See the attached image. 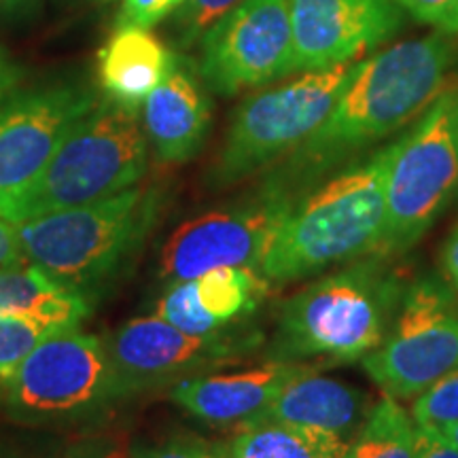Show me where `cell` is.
Wrapping results in <instances>:
<instances>
[{
	"label": "cell",
	"instance_id": "19",
	"mask_svg": "<svg viewBox=\"0 0 458 458\" xmlns=\"http://www.w3.org/2000/svg\"><path fill=\"white\" fill-rule=\"evenodd\" d=\"M174 55L162 38L142 28H114L98 51L100 89L119 105L142 108L151 91L164 81Z\"/></svg>",
	"mask_w": 458,
	"mask_h": 458
},
{
	"label": "cell",
	"instance_id": "37",
	"mask_svg": "<svg viewBox=\"0 0 458 458\" xmlns=\"http://www.w3.org/2000/svg\"><path fill=\"white\" fill-rule=\"evenodd\" d=\"M94 3H111V0H94Z\"/></svg>",
	"mask_w": 458,
	"mask_h": 458
},
{
	"label": "cell",
	"instance_id": "13",
	"mask_svg": "<svg viewBox=\"0 0 458 458\" xmlns=\"http://www.w3.org/2000/svg\"><path fill=\"white\" fill-rule=\"evenodd\" d=\"M289 0H242L199 38L198 68L210 91L233 96L293 72Z\"/></svg>",
	"mask_w": 458,
	"mask_h": 458
},
{
	"label": "cell",
	"instance_id": "33",
	"mask_svg": "<svg viewBox=\"0 0 458 458\" xmlns=\"http://www.w3.org/2000/svg\"><path fill=\"white\" fill-rule=\"evenodd\" d=\"M442 270L448 283L454 286L458 293V223L445 238L442 246Z\"/></svg>",
	"mask_w": 458,
	"mask_h": 458
},
{
	"label": "cell",
	"instance_id": "15",
	"mask_svg": "<svg viewBox=\"0 0 458 458\" xmlns=\"http://www.w3.org/2000/svg\"><path fill=\"white\" fill-rule=\"evenodd\" d=\"M314 365L266 360L238 371H210L181 380L170 388V399L206 425L240 428L261 420L280 391Z\"/></svg>",
	"mask_w": 458,
	"mask_h": 458
},
{
	"label": "cell",
	"instance_id": "30",
	"mask_svg": "<svg viewBox=\"0 0 458 458\" xmlns=\"http://www.w3.org/2000/svg\"><path fill=\"white\" fill-rule=\"evenodd\" d=\"M60 458H123V454L111 439L83 437L68 444L66 448L62 450Z\"/></svg>",
	"mask_w": 458,
	"mask_h": 458
},
{
	"label": "cell",
	"instance_id": "11",
	"mask_svg": "<svg viewBox=\"0 0 458 458\" xmlns=\"http://www.w3.org/2000/svg\"><path fill=\"white\" fill-rule=\"evenodd\" d=\"M102 98L77 77L49 79L0 96V216L30 189L72 125Z\"/></svg>",
	"mask_w": 458,
	"mask_h": 458
},
{
	"label": "cell",
	"instance_id": "26",
	"mask_svg": "<svg viewBox=\"0 0 458 458\" xmlns=\"http://www.w3.org/2000/svg\"><path fill=\"white\" fill-rule=\"evenodd\" d=\"M130 458H229L227 444L213 442L193 433L165 435L156 442L130 445Z\"/></svg>",
	"mask_w": 458,
	"mask_h": 458
},
{
	"label": "cell",
	"instance_id": "25",
	"mask_svg": "<svg viewBox=\"0 0 458 458\" xmlns=\"http://www.w3.org/2000/svg\"><path fill=\"white\" fill-rule=\"evenodd\" d=\"M242 0H185L170 15V37L179 49L191 47L210 24Z\"/></svg>",
	"mask_w": 458,
	"mask_h": 458
},
{
	"label": "cell",
	"instance_id": "34",
	"mask_svg": "<svg viewBox=\"0 0 458 458\" xmlns=\"http://www.w3.org/2000/svg\"><path fill=\"white\" fill-rule=\"evenodd\" d=\"M26 79L24 66L17 64L7 49L0 47V96L15 89Z\"/></svg>",
	"mask_w": 458,
	"mask_h": 458
},
{
	"label": "cell",
	"instance_id": "16",
	"mask_svg": "<svg viewBox=\"0 0 458 458\" xmlns=\"http://www.w3.org/2000/svg\"><path fill=\"white\" fill-rule=\"evenodd\" d=\"M270 283L244 266L215 267L189 280L168 283L157 301V317L193 335L238 329L259 310Z\"/></svg>",
	"mask_w": 458,
	"mask_h": 458
},
{
	"label": "cell",
	"instance_id": "27",
	"mask_svg": "<svg viewBox=\"0 0 458 458\" xmlns=\"http://www.w3.org/2000/svg\"><path fill=\"white\" fill-rule=\"evenodd\" d=\"M185 0H122L114 17V28H142L151 30L170 17Z\"/></svg>",
	"mask_w": 458,
	"mask_h": 458
},
{
	"label": "cell",
	"instance_id": "20",
	"mask_svg": "<svg viewBox=\"0 0 458 458\" xmlns=\"http://www.w3.org/2000/svg\"><path fill=\"white\" fill-rule=\"evenodd\" d=\"M30 317L54 327H77L89 314L81 293L68 289L34 263L0 270V317Z\"/></svg>",
	"mask_w": 458,
	"mask_h": 458
},
{
	"label": "cell",
	"instance_id": "3",
	"mask_svg": "<svg viewBox=\"0 0 458 458\" xmlns=\"http://www.w3.org/2000/svg\"><path fill=\"white\" fill-rule=\"evenodd\" d=\"M405 284L386 255L323 274L283 303L266 360L331 368L368 357L391 329Z\"/></svg>",
	"mask_w": 458,
	"mask_h": 458
},
{
	"label": "cell",
	"instance_id": "35",
	"mask_svg": "<svg viewBox=\"0 0 458 458\" xmlns=\"http://www.w3.org/2000/svg\"><path fill=\"white\" fill-rule=\"evenodd\" d=\"M34 0H0V13H17V11L30 7Z\"/></svg>",
	"mask_w": 458,
	"mask_h": 458
},
{
	"label": "cell",
	"instance_id": "29",
	"mask_svg": "<svg viewBox=\"0 0 458 458\" xmlns=\"http://www.w3.org/2000/svg\"><path fill=\"white\" fill-rule=\"evenodd\" d=\"M26 253L24 246H21L20 232L13 223L0 219V270H7V267H20L26 266Z\"/></svg>",
	"mask_w": 458,
	"mask_h": 458
},
{
	"label": "cell",
	"instance_id": "6",
	"mask_svg": "<svg viewBox=\"0 0 458 458\" xmlns=\"http://www.w3.org/2000/svg\"><path fill=\"white\" fill-rule=\"evenodd\" d=\"M359 62L301 72L291 81L249 96L233 113L210 170V182L215 187L233 185L289 157L327 119Z\"/></svg>",
	"mask_w": 458,
	"mask_h": 458
},
{
	"label": "cell",
	"instance_id": "23",
	"mask_svg": "<svg viewBox=\"0 0 458 458\" xmlns=\"http://www.w3.org/2000/svg\"><path fill=\"white\" fill-rule=\"evenodd\" d=\"M66 327H54L43 320L30 317L4 314L0 317V382L9 380L17 368L24 363L28 354L55 331Z\"/></svg>",
	"mask_w": 458,
	"mask_h": 458
},
{
	"label": "cell",
	"instance_id": "10",
	"mask_svg": "<svg viewBox=\"0 0 458 458\" xmlns=\"http://www.w3.org/2000/svg\"><path fill=\"white\" fill-rule=\"evenodd\" d=\"M105 344L125 397H131L244 363L263 346V335L242 327L193 335L153 314L123 323Z\"/></svg>",
	"mask_w": 458,
	"mask_h": 458
},
{
	"label": "cell",
	"instance_id": "28",
	"mask_svg": "<svg viewBox=\"0 0 458 458\" xmlns=\"http://www.w3.org/2000/svg\"><path fill=\"white\" fill-rule=\"evenodd\" d=\"M397 3L411 17L433 26L437 32H458V0H397Z\"/></svg>",
	"mask_w": 458,
	"mask_h": 458
},
{
	"label": "cell",
	"instance_id": "36",
	"mask_svg": "<svg viewBox=\"0 0 458 458\" xmlns=\"http://www.w3.org/2000/svg\"><path fill=\"white\" fill-rule=\"evenodd\" d=\"M437 433H442L450 444H454L456 448H458V425L448 427V428H444V431H437Z\"/></svg>",
	"mask_w": 458,
	"mask_h": 458
},
{
	"label": "cell",
	"instance_id": "18",
	"mask_svg": "<svg viewBox=\"0 0 458 458\" xmlns=\"http://www.w3.org/2000/svg\"><path fill=\"white\" fill-rule=\"evenodd\" d=\"M320 369L323 365H314L293 377L263 418L335 435L351 444L374 403L363 388L323 376Z\"/></svg>",
	"mask_w": 458,
	"mask_h": 458
},
{
	"label": "cell",
	"instance_id": "21",
	"mask_svg": "<svg viewBox=\"0 0 458 458\" xmlns=\"http://www.w3.org/2000/svg\"><path fill=\"white\" fill-rule=\"evenodd\" d=\"M229 458H340L348 444L335 435L261 418L229 437Z\"/></svg>",
	"mask_w": 458,
	"mask_h": 458
},
{
	"label": "cell",
	"instance_id": "31",
	"mask_svg": "<svg viewBox=\"0 0 458 458\" xmlns=\"http://www.w3.org/2000/svg\"><path fill=\"white\" fill-rule=\"evenodd\" d=\"M416 458H458V448L450 444L442 433L418 427Z\"/></svg>",
	"mask_w": 458,
	"mask_h": 458
},
{
	"label": "cell",
	"instance_id": "24",
	"mask_svg": "<svg viewBox=\"0 0 458 458\" xmlns=\"http://www.w3.org/2000/svg\"><path fill=\"white\" fill-rule=\"evenodd\" d=\"M410 414L418 427L431 431H444L458 425V368L414 397Z\"/></svg>",
	"mask_w": 458,
	"mask_h": 458
},
{
	"label": "cell",
	"instance_id": "17",
	"mask_svg": "<svg viewBox=\"0 0 458 458\" xmlns=\"http://www.w3.org/2000/svg\"><path fill=\"white\" fill-rule=\"evenodd\" d=\"M142 125L164 164H185L202 151L213 125V100L198 62L176 54L165 79L140 108Z\"/></svg>",
	"mask_w": 458,
	"mask_h": 458
},
{
	"label": "cell",
	"instance_id": "2",
	"mask_svg": "<svg viewBox=\"0 0 458 458\" xmlns=\"http://www.w3.org/2000/svg\"><path fill=\"white\" fill-rule=\"evenodd\" d=\"M399 139L308 189L276 227L259 272L284 286L380 253L386 232V181Z\"/></svg>",
	"mask_w": 458,
	"mask_h": 458
},
{
	"label": "cell",
	"instance_id": "22",
	"mask_svg": "<svg viewBox=\"0 0 458 458\" xmlns=\"http://www.w3.org/2000/svg\"><path fill=\"white\" fill-rule=\"evenodd\" d=\"M418 425L399 399L385 394L340 458H416Z\"/></svg>",
	"mask_w": 458,
	"mask_h": 458
},
{
	"label": "cell",
	"instance_id": "8",
	"mask_svg": "<svg viewBox=\"0 0 458 458\" xmlns=\"http://www.w3.org/2000/svg\"><path fill=\"white\" fill-rule=\"evenodd\" d=\"M4 386L11 418L37 427L98 418L125 399L105 340L79 325L45 337Z\"/></svg>",
	"mask_w": 458,
	"mask_h": 458
},
{
	"label": "cell",
	"instance_id": "12",
	"mask_svg": "<svg viewBox=\"0 0 458 458\" xmlns=\"http://www.w3.org/2000/svg\"><path fill=\"white\" fill-rule=\"evenodd\" d=\"M297 198L267 176L253 196L182 223L164 244L159 276L168 283L196 278L225 266L259 270L276 227Z\"/></svg>",
	"mask_w": 458,
	"mask_h": 458
},
{
	"label": "cell",
	"instance_id": "7",
	"mask_svg": "<svg viewBox=\"0 0 458 458\" xmlns=\"http://www.w3.org/2000/svg\"><path fill=\"white\" fill-rule=\"evenodd\" d=\"M458 191V79L399 136L386 181V232L380 253L399 257L427 236Z\"/></svg>",
	"mask_w": 458,
	"mask_h": 458
},
{
	"label": "cell",
	"instance_id": "1",
	"mask_svg": "<svg viewBox=\"0 0 458 458\" xmlns=\"http://www.w3.org/2000/svg\"><path fill=\"white\" fill-rule=\"evenodd\" d=\"M454 45L444 32L360 60L318 130L272 174L301 198L325 174L414 122L450 83Z\"/></svg>",
	"mask_w": 458,
	"mask_h": 458
},
{
	"label": "cell",
	"instance_id": "9",
	"mask_svg": "<svg viewBox=\"0 0 458 458\" xmlns=\"http://www.w3.org/2000/svg\"><path fill=\"white\" fill-rule=\"evenodd\" d=\"M365 374L393 399H414L458 368V293L444 274L408 280L391 329L360 359Z\"/></svg>",
	"mask_w": 458,
	"mask_h": 458
},
{
	"label": "cell",
	"instance_id": "4",
	"mask_svg": "<svg viewBox=\"0 0 458 458\" xmlns=\"http://www.w3.org/2000/svg\"><path fill=\"white\" fill-rule=\"evenodd\" d=\"M162 215V193L134 185L17 225L28 263L85 300L134 266Z\"/></svg>",
	"mask_w": 458,
	"mask_h": 458
},
{
	"label": "cell",
	"instance_id": "5",
	"mask_svg": "<svg viewBox=\"0 0 458 458\" xmlns=\"http://www.w3.org/2000/svg\"><path fill=\"white\" fill-rule=\"evenodd\" d=\"M148 168V139L140 108L102 94L85 113L37 181L0 219L20 225L38 216L77 208L139 185Z\"/></svg>",
	"mask_w": 458,
	"mask_h": 458
},
{
	"label": "cell",
	"instance_id": "14",
	"mask_svg": "<svg viewBox=\"0 0 458 458\" xmlns=\"http://www.w3.org/2000/svg\"><path fill=\"white\" fill-rule=\"evenodd\" d=\"M293 72L359 60L403 24L397 0H289Z\"/></svg>",
	"mask_w": 458,
	"mask_h": 458
},
{
	"label": "cell",
	"instance_id": "32",
	"mask_svg": "<svg viewBox=\"0 0 458 458\" xmlns=\"http://www.w3.org/2000/svg\"><path fill=\"white\" fill-rule=\"evenodd\" d=\"M62 450L54 444L4 442L0 444V458H60Z\"/></svg>",
	"mask_w": 458,
	"mask_h": 458
}]
</instances>
